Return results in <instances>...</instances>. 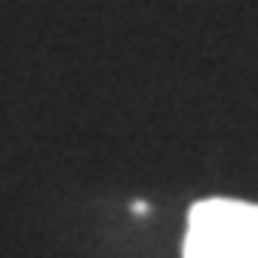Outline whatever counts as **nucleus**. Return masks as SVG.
Wrapping results in <instances>:
<instances>
[{
    "instance_id": "obj_1",
    "label": "nucleus",
    "mask_w": 258,
    "mask_h": 258,
    "mask_svg": "<svg viewBox=\"0 0 258 258\" xmlns=\"http://www.w3.org/2000/svg\"><path fill=\"white\" fill-rule=\"evenodd\" d=\"M184 258H258V206L212 197L187 212Z\"/></svg>"
},
{
    "instance_id": "obj_2",
    "label": "nucleus",
    "mask_w": 258,
    "mask_h": 258,
    "mask_svg": "<svg viewBox=\"0 0 258 258\" xmlns=\"http://www.w3.org/2000/svg\"><path fill=\"white\" fill-rule=\"evenodd\" d=\"M133 212H136V215H145V212H148V203H145V200H136V203H133Z\"/></svg>"
}]
</instances>
